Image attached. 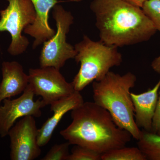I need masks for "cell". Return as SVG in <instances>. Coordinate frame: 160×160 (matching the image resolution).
I'll return each mask as SVG.
<instances>
[{
	"label": "cell",
	"instance_id": "6da1fadb",
	"mask_svg": "<svg viewBox=\"0 0 160 160\" xmlns=\"http://www.w3.org/2000/svg\"><path fill=\"white\" fill-rule=\"evenodd\" d=\"M100 41L115 47L135 45L149 40L156 28L142 9L124 0H93Z\"/></svg>",
	"mask_w": 160,
	"mask_h": 160
},
{
	"label": "cell",
	"instance_id": "7a4b0ae2",
	"mask_svg": "<svg viewBox=\"0 0 160 160\" xmlns=\"http://www.w3.org/2000/svg\"><path fill=\"white\" fill-rule=\"evenodd\" d=\"M72 121L61 135L70 145L86 147L101 154L126 146L132 138L116 125L109 112L94 102H84L72 110Z\"/></svg>",
	"mask_w": 160,
	"mask_h": 160
},
{
	"label": "cell",
	"instance_id": "3957f363",
	"mask_svg": "<svg viewBox=\"0 0 160 160\" xmlns=\"http://www.w3.org/2000/svg\"><path fill=\"white\" fill-rule=\"evenodd\" d=\"M137 77L131 72L123 75L109 71L102 80L92 82L93 101L111 114L116 125L138 140L142 130L137 126L130 90Z\"/></svg>",
	"mask_w": 160,
	"mask_h": 160
},
{
	"label": "cell",
	"instance_id": "277c9868",
	"mask_svg": "<svg viewBox=\"0 0 160 160\" xmlns=\"http://www.w3.org/2000/svg\"><path fill=\"white\" fill-rule=\"evenodd\" d=\"M74 48V59L80 63L79 70L72 82L75 91H82L94 81L102 80L112 68L122 62V56L117 47L92 41L86 35Z\"/></svg>",
	"mask_w": 160,
	"mask_h": 160
},
{
	"label": "cell",
	"instance_id": "5b68a950",
	"mask_svg": "<svg viewBox=\"0 0 160 160\" xmlns=\"http://www.w3.org/2000/svg\"><path fill=\"white\" fill-rule=\"evenodd\" d=\"M53 8L52 17L55 20L57 31L43 43L40 64L41 67H53L60 70L67 60L74 58L77 54L74 46L66 42V35L74 18L71 12L60 5H55Z\"/></svg>",
	"mask_w": 160,
	"mask_h": 160
},
{
	"label": "cell",
	"instance_id": "8992f818",
	"mask_svg": "<svg viewBox=\"0 0 160 160\" xmlns=\"http://www.w3.org/2000/svg\"><path fill=\"white\" fill-rule=\"evenodd\" d=\"M9 5L0 11V32L11 35V42L8 51L12 56L22 54L29 44L22 32L34 22L35 11L31 0H7Z\"/></svg>",
	"mask_w": 160,
	"mask_h": 160
},
{
	"label": "cell",
	"instance_id": "52a82bcc",
	"mask_svg": "<svg viewBox=\"0 0 160 160\" xmlns=\"http://www.w3.org/2000/svg\"><path fill=\"white\" fill-rule=\"evenodd\" d=\"M28 76L35 95L41 96L46 105L69 96L75 91L72 83L68 82L59 69L54 67L30 69Z\"/></svg>",
	"mask_w": 160,
	"mask_h": 160
},
{
	"label": "cell",
	"instance_id": "ba28073f",
	"mask_svg": "<svg viewBox=\"0 0 160 160\" xmlns=\"http://www.w3.org/2000/svg\"><path fill=\"white\" fill-rule=\"evenodd\" d=\"M38 129L34 117L22 118L11 127L8 135L10 139L12 160H33L41 154L38 142Z\"/></svg>",
	"mask_w": 160,
	"mask_h": 160
},
{
	"label": "cell",
	"instance_id": "9c48e42d",
	"mask_svg": "<svg viewBox=\"0 0 160 160\" xmlns=\"http://www.w3.org/2000/svg\"><path fill=\"white\" fill-rule=\"evenodd\" d=\"M35 94L29 84L19 97L14 99L6 98L0 105V136H8L9 130L16 121L26 116L39 118L42 115L41 109L47 106L42 99L34 101Z\"/></svg>",
	"mask_w": 160,
	"mask_h": 160
},
{
	"label": "cell",
	"instance_id": "30bf717a",
	"mask_svg": "<svg viewBox=\"0 0 160 160\" xmlns=\"http://www.w3.org/2000/svg\"><path fill=\"white\" fill-rule=\"evenodd\" d=\"M80 92L75 91L67 97L63 98L50 105V110L53 112L52 116L46 120L42 127L38 129V142L40 147L47 145L64 116L68 112L80 106L84 102Z\"/></svg>",
	"mask_w": 160,
	"mask_h": 160
},
{
	"label": "cell",
	"instance_id": "8fae6325",
	"mask_svg": "<svg viewBox=\"0 0 160 160\" xmlns=\"http://www.w3.org/2000/svg\"><path fill=\"white\" fill-rule=\"evenodd\" d=\"M35 11L33 23L27 26L24 32L34 38L33 49L51 38L56 33L48 22L49 12L58 3V0H31Z\"/></svg>",
	"mask_w": 160,
	"mask_h": 160
},
{
	"label": "cell",
	"instance_id": "7c38bea8",
	"mask_svg": "<svg viewBox=\"0 0 160 160\" xmlns=\"http://www.w3.org/2000/svg\"><path fill=\"white\" fill-rule=\"evenodd\" d=\"M160 79L155 86L148 91L136 94L131 92L134 109V119L139 128L149 132L152 129V119L158 97Z\"/></svg>",
	"mask_w": 160,
	"mask_h": 160
},
{
	"label": "cell",
	"instance_id": "4fadbf2b",
	"mask_svg": "<svg viewBox=\"0 0 160 160\" xmlns=\"http://www.w3.org/2000/svg\"><path fill=\"white\" fill-rule=\"evenodd\" d=\"M2 79L0 83V105L4 99L22 93L29 84V76L15 61L2 64Z\"/></svg>",
	"mask_w": 160,
	"mask_h": 160
},
{
	"label": "cell",
	"instance_id": "5bb4252c",
	"mask_svg": "<svg viewBox=\"0 0 160 160\" xmlns=\"http://www.w3.org/2000/svg\"><path fill=\"white\" fill-rule=\"evenodd\" d=\"M137 145L147 160H160V135L142 129Z\"/></svg>",
	"mask_w": 160,
	"mask_h": 160
},
{
	"label": "cell",
	"instance_id": "9a60e30c",
	"mask_svg": "<svg viewBox=\"0 0 160 160\" xmlns=\"http://www.w3.org/2000/svg\"><path fill=\"white\" fill-rule=\"evenodd\" d=\"M102 160H147L138 147L126 146L103 153Z\"/></svg>",
	"mask_w": 160,
	"mask_h": 160
},
{
	"label": "cell",
	"instance_id": "2e32d148",
	"mask_svg": "<svg viewBox=\"0 0 160 160\" xmlns=\"http://www.w3.org/2000/svg\"><path fill=\"white\" fill-rule=\"evenodd\" d=\"M75 146L67 160H102L101 153L86 147Z\"/></svg>",
	"mask_w": 160,
	"mask_h": 160
},
{
	"label": "cell",
	"instance_id": "e0dca14e",
	"mask_svg": "<svg viewBox=\"0 0 160 160\" xmlns=\"http://www.w3.org/2000/svg\"><path fill=\"white\" fill-rule=\"evenodd\" d=\"M142 8L153 23L157 30L160 32V0H147Z\"/></svg>",
	"mask_w": 160,
	"mask_h": 160
},
{
	"label": "cell",
	"instance_id": "ac0fdd59",
	"mask_svg": "<svg viewBox=\"0 0 160 160\" xmlns=\"http://www.w3.org/2000/svg\"><path fill=\"white\" fill-rule=\"evenodd\" d=\"M69 142L54 145L46 153L42 160H67L70 153Z\"/></svg>",
	"mask_w": 160,
	"mask_h": 160
},
{
	"label": "cell",
	"instance_id": "d6986e66",
	"mask_svg": "<svg viewBox=\"0 0 160 160\" xmlns=\"http://www.w3.org/2000/svg\"><path fill=\"white\" fill-rule=\"evenodd\" d=\"M151 132L160 136V90L159 91L157 103L152 119Z\"/></svg>",
	"mask_w": 160,
	"mask_h": 160
},
{
	"label": "cell",
	"instance_id": "ffe728a7",
	"mask_svg": "<svg viewBox=\"0 0 160 160\" xmlns=\"http://www.w3.org/2000/svg\"><path fill=\"white\" fill-rule=\"evenodd\" d=\"M151 67L155 72L160 74V56L152 61Z\"/></svg>",
	"mask_w": 160,
	"mask_h": 160
},
{
	"label": "cell",
	"instance_id": "44dd1931",
	"mask_svg": "<svg viewBox=\"0 0 160 160\" xmlns=\"http://www.w3.org/2000/svg\"><path fill=\"white\" fill-rule=\"evenodd\" d=\"M124 1L133 6L142 8L143 4L147 0H124Z\"/></svg>",
	"mask_w": 160,
	"mask_h": 160
}]
</instances>
